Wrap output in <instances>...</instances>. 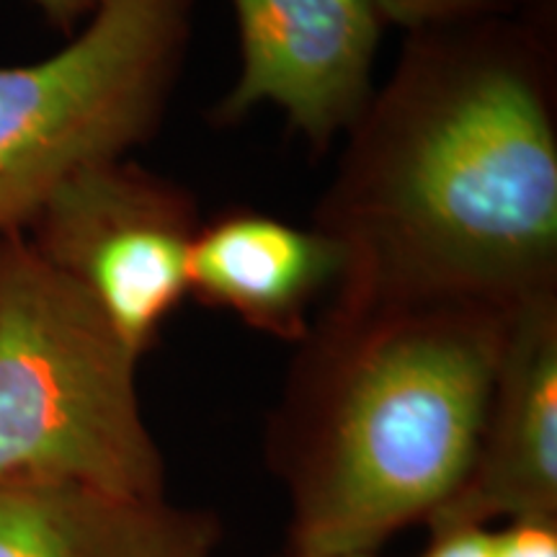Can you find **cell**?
Returning a JSON list of instances; mask_svg holds the SVG:
<instances>
[{"label": "cell", "instance_id": "6da1fadb", "mask_svg": "<svg viewBox=\"0 0 557 557\" xmlns=\"http://www.w3.org/2000/svg\"><path fill=\"white\" fill-rule=\"evenodd\" d=\"M555 54L547 0L406 32L312 212L344 253L333 292L508 310L557 292Z\"/></svg>", "mask_w": 557, "mask_h": 557}, {"label": "cell", "instance_id": "7a4b0ae2", "mask_svg": "<svg viewBox=\"0 0 557 557\" xmlns=\"http://www.w3.org/2000/svg\"><path fill=\"white\" fill-rule=\"evenodd\" d=\"M511 312L333 292L263 436L287 553L382 549L442 511L470 468Z\"/></svg>", "mask_w": 557, "mask_h": 557}, {"label": "cell", "instance_id": "3957f363", "mask_svg": "<svg viewBox=\"0 0 557 557\" xmlns=\"http://www.w3.org/2000/svg\"><path fill=\"white\" fill-rule=\"evenodd\" d=\"M139 357L94 297L24 233L0 240V478H54L165 496Z\"/></svg>", "mask_w": 557, "mask_h": 557}, {"label": "cell", "instance_id": "277c9868", "mask_svg": "<svg viewBox=\"0 0 557 557\" xmlns=\"http://www.w3.org/2000/svg\"><path fill=\"white\" fill-rule=\"evenodd\" d=\"M197 0H99L50 58L0 67V233H24L62 181L127 158L163 122Z\"/></svg>", "mask_w": 557, "mask_h": 557}, {"label": "cell", "instance_id": "5b68a950", "mask_svg": "<svg viewBox=\"0 0 557 557\" xmlns=\"http://www.w3.org/2000/svg\"><path fill=\"white\" fill-rule=\"evenodd\" d=\"M201 225L184 184L116 158L62 181L24 227L32 248L86 289L137 357L189 297Z\"/></svg>", "mask_w": 557, "mask_h": 557}, {"label": "cell", "instance_id": "8992f818", "mask_svg": "<svg viewBox=\"0 0 557 557\" xmlns=\"http://www.w3.org/2000/svg\"><path fill=\"white\" fill-rule=\"evenodd\" d=\"M230 3L238 21L240 75L212 120L238 124L261 103H274L323 156L372 99L385 32L374 0Z\"/></svg>", "mask_w": 557, "mask_h": 557}, {"label": "cell", "instance_id": "52a82bcc", "mask_svg": "<svg viewBox=\"0 0 557 557\" xmlns=\"http://www.w3.org/2000/svg\"><path fill=\"white\" fill-rule=\"evenodd\" d=\"M557 517V292L508 318L470 468L426 527Z\"/></svg>", "mask_w": 557, "mask_h": 557}, {"label": "cell", "instance_id": "ba28073f", "mask_svg": "<svg viewBox=\"0 0 557 557\" xmlns=\"http://www.w3.org/2000/svg\"><path fill=\"white\" fill-rule=\"evenodd\" d=\"M341 271L344 253L320 230L230 207L201 220L189 253V295L263 336L299 344Z\"/></svg>", "mask_w": 557, "mask_h": 557}, {"label": "cell", "instance_id": "9c48e42d", "mask_svg": "<svg viewBox=\"0 0 557 557\" xmlns=\"http://www.w3.org/2000/svg\"><path fill=\"white\" fill-rule=\"evenodd\" d=\"M212 511L54 478H0V557H220Z\"/></svg>", "mask_w": 557, "mask_h": 557}, {"label": "cell", "instance_id": "30bf717a", "mask_svg": "<svg viewBox=\"0 0 557 557\" xmlns=\"http://www.w3.org/2000/svg\"><path fill=\"white\" fill-rule=\"evenodd\" d=\"M374 5L385 24L400 26L403 32H416L500 9L506 3L500 0H374Z\"/></svg>", "mask_w": 557, "mask_h": 557}, {"label": "cell", "instance_id": "8fae6325", "mask_svg": "<svg viewBox=\"0 0 557 557\" xmlns=\"http://www.w3.org/2000/svg\"><path fill=\"white\" fill-rule=\"evenodd\" d=\"M487 557H557V517H527L487 527Z\"/></svg>", "mask_w": 557, "mask_h": 557}, {"label": "cell", "instance_id": "7c38bea8", "mask_svg": "<svg viewBox=\"0 0 557 557\" xmlns=\"http://www.w3.org/2000/svg\"><path fill=\"white\" fill-rule=\"evenodd\" d=\"M276 557H385L382 549L344 553H284ZM413 557H487V527H429L426 547Z\"/></svg>", "mask_w": 557, "mask_h": 557}, {"label": "cell", "instance_id": "4fadbf2b", "mask_svg": "<svg viewBox=\"0 0 557 557\" xmlns=\"http://www.w3.org/2000/svg\"><path fill=\"white\" fill-rule=\"evenodd\" d=\"M34 5L45 13V18L50 21L54 29L73 34L83 21L90 18L99 0H34Z\"/></svg>", "mask_w": 557, "mask_h": 557}, {"label": "cell", "instance_id": "5bb4252c", "mask_svg": "<svg viewBox=\"0 0 557 557\" xmlns=\"http://www.w3.org/2000/svg\"><path fill=\"white\" fill-rule=\"evenodd\" d=\"M500 3H506V5H521V3H527V0H500Z\"/></svg>", "mask_w": 557, "mask_h": 557}, {"label": "cell", "instance_id": "9a60e30c", "mask_svg": "<svg viewBox=\"0 0 557 557\" xmlns=\"http://www.w3.org/2000/svg\"><path fill=\"white\" fill-rule=\"evenodd\" d=\"M0 240H3V233H0Z\"/></svg>", "mask_w": 557, "mask_h": 557}]
</instances>
